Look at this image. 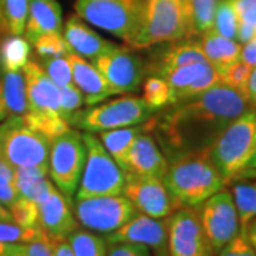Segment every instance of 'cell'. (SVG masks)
<instances>
[{"mask_svg": "<svg viewBox=\"0 0 256 256\" xmlns=\"http://www.w3.org/2000/svg\"><path fill=\"white\" fill-rule=\"evenodd\" d=\"M141 0H76L77 16L110 32L127 44L136 34Z\"/></svg>", "mask_w": 256, "mask_h": 256, "instance_id": "cell-9", "label": "cell"}, {"mask_svg": "<svg viewBox=\"0 0 256 256\" xmlns=\"http://www.w3.org/2000/svg\"><path fill=\"white\" fill-rule=\"evenodd\" d=\"M192 63H208V60L202 52L200 42L185 40V42L175 43L168 50H165L164 54L156 62V67H152L151 73L162 77L165 73L174 68Z\"/></svg>", "mask_w": 256, "mask_h": 256, "instance_id": "cell-24", "label": "cell"}, {"mask_svg": "<svg viewBox=\"0 0 256 256\" xmlns=\"http://www.w3.org/2000/svg\"><path fill=\"white\" fill-rule=\"evenodd\" d=\"M218 2L220 0H184L186 38L201 36L212 28Z\"/></svg>", "mask_w": 256, "mask_h": 256, "instance_id": "cell-26", "label": "cell"}, {"mask_svg": "<svg viewBox=\"0 0 256 256\" xmlns=\"http://www.w3.org/2000/svg\"><path fill=\"white\" fill-rule=\"evenodd\" d=\"M30 43L22 36L4 37L0 42V67L8 72H22L28 63Z\"/></svg>", "mask_w": 256, "mask_h": 256, "instance_id": "cell-27", "label": "cell"}, {"mask_svg": "<svg viewBox=\"0 0 256 256\" xmlns=\"http://www.w3.org/2000/svg\"><path fill=\"white\" fill-rule=\"evenodd\" d=\"M107 256H151V249L138 244L110 242L107 244Z\"/></svg>", "mask_w": 256, "mask_h": 256, "instance_id": "cell-41", "label": "cell"}, {"mask_svg": "<svg viewBox=\"0 0 256 256\" xmlns=\"http://www.w3.org/2000/svg\"><path fill=\"white\" fill-rule=\"evenodd\" d=\"M94 66L114 94L137 92L146 74L141 57L128 47L116 46L96 58Z\"/></svg>", "mask_w": 256, "mask_h": 256, "instance_id": "cell-13", "label": "cell"}, {"mask_svg": "<svg viewBox=\"0 0 256 256\" xmlns=\"http://www.w3.org/2000/svg\"><path fill=\"white\" fill-rule=\"evenodd\" d=\"M216 256H256L246 236V228H240L239 232L220 249Z\"/></svg>", "mask_w": 256, "mask_h": 256, "instance_id": "cell-40", "label": "cell"}, {"mask_svg": "<svg viewBox=\"0 0 256 256\" xmlns=\"http://www.w3.org/2000/svg\"><path fill=\"white\" fill-rule=\"evenodd\" d=\"M200 46L208 63L218 72V74L222 73L234 62L239 60L242 48V44H239L236 40L222 36L214 28L202 33Z\"/></svg>", "mask_w": 256, "mask_h": 256, "instance_id": "cell-23", "label": "cell"}, {"mask_svg": "<svg viewBox=\"0 0 256 256\" xmlns=\"http://www.w3.org/2000/svg\"><path fill=\"white\" fill-rule=\"evenodd\" d=\"M144 130L146 126L142 122L132 127L116 128V130H107L100 132L98 140L101 141V144L124 172H128V151L131 148V144L138 134H141Z\"/></svg>", "mask_w": 256, "mask_h": 256, "instance_id": "cell-25", "label": "cell"}, {"mask_svg": "<svg viewBox=\"0 0 256 256\" xmlns=\"http://www.w3.org/2000/svg\"><path fill=\"white\" fill-rule=\"evenodd\" d=\"M252 68L254 67H250L249 64L239 58L236 62H234L230 66H228L220 74V82H224V84H226L229 87L240 92L242 94H245V88H246L249 76L252 73Z\"/></svg>", "mask_w": 256, "mask_h": 256, "instance_id": "cell-37", "label": "cell"}, {"mask_svg": "<svg viewBox=\"0 0 256 256\" xmlns=\"http://www.w3.org/2000/svg\"><path fill=\"white\" fill-rule=\"evenodd\" d=\"M144 96L142 98L146 104L156 111H161L164 107L170 106L171 90L165 78L160 76L148 77L144 82Z\"/></svg>", "mask_w": 256, "mask_h": 256, "instance_id": "cell-32", "label": "cell"}, {"mask_svg": "<svg viewBox=\"0 0 256 256\" xmlns=\"http://www.w3.org/2000/svg\"><path fill=\"white\" fill-rule=\"evenodd\" d=\"M0 222H14L13 218H12L10 210L2 204H0Z\"/></svg>", "mask_w": 256, "mask_h": 256, "instance_id": "cell-50", "label": "cell"}, {"mask_svg": "<svg viewBox=\"0 0 256 256\" xmlns=\"http://www.w3.org/2000/svg\"><path fill=\"white\" fill-rule=\"evenodd\" d=\"M38 210V226L50 239H67L78 228L70 208L72 202L56 188L52 181L36 200Z\"/></svg>", "mask_w": 256, "mask_h": 256, "instance_id": "cell-15", "label": "cell"}, {"mask_svg": "<svg viewBox=\"0 0 256 256\" xmlns=\"http://www.w3.org/2000/svg\"><path fill=\"white\" fill-rule=\"evenodd\" d=\"M50 141L24 122L23 117L0 124V161L16 168L47 166Z\"/></svg>", "mask_w": 256, "mask_h": 256, "instance_id": "cell-7", "label": "cell"}, {"mask_svg": "<svg viewBox=\"0 0 256 256\" xmlns=\"http://www.w3.org/2000/svg\"><path fill=\"white\" fill-rule=\"evenodd\" d=\"M60 116L68 122L73 114L82 110L84 97L82 92L74 86V82L66 87H60Z\"/></svg>", "mask_w": 256, "mask_h": 256, "instance_id": "cell-39", "label": "cell"}, {"mask_svg": "<svg viewBox=\"0 0 256 256\" xmlns=\"http://www.w3.org/2000/svg\"><path fill=\"white\" fill-rule=\"evenodd\" d=\"M0 30H4V26H3V18H2V10H0Z\"/></svg>", "mask_w": 256, "mask_h": 256, "instance_id": "cell-54", "label": "cell"}, {"mask_svg": "<svg viewBox=\"0 0 256 256\" xmlns=\"http://www.w3.org/2000/svg\"><path fill=\"white\" fill-rule=\"evenodd\" d=\"M0 172L9 175V176H12V178H13V168H12V166H9V165H6L4 162H2V161H0Z\"/></svg>", "mask_w": 256, "mask_h": 256, "instance_id": "cell-52", "label": "cell"}, {"mask_svg": "<svg viewBox=\"0 0 256 256\" xmlns=\"http://www.w3.org/2000/svg\"><path fill=\"white\" fill-rule=\"evenodd\" d=\"M246 236L250 246L254 248L256 254V220H252L246 225Z\"/></svg>", "mask_w": 256, "mask_h": 256, "instance_id": "cell-49", "label": "cell"}, {"mask_svg": "<svg viewBox=\"0 0 256 256\" xmlns=\"http://www.w3.org/2000/svg\"><path fill=\"white\" fill-rule=\"evenodd\" d=\"M156 112L158 111L151 108L142 97L128 96L77 111L68 120V126L87 132H101L142 124Z\"/></svg>", "mask_w": 256, "mask_h": 256, "instance_id": "cell-6", "label": "cell"}, {"mask_svg": "<svg viewBox=\"0 0 256 256\" xmlns=\"http://www.w3.org/2000/svg\"><path fill=\"white\" fill-rule=\"evenodd\" d=\"M138 214L132 202L124 195H101L76 200V218L84 228L111 234Z\"/></svg>", "mask_w": 256, "mask_h": 256, "instance_id": "cell-10", "label": "cell"}, {"mask_svg": "<svg viewBox=\"0 0 256 256\" xmlns=\"http://www.w3.org/2000/svg\"><path fill=\"white\" fill-rule=\"evenodd\" d=\"M28 114H60V87L36 62L23 68Z\"/></svg>", "mask_w": 256, "mask_h": 256, "instance_id": "cell-16", "label": "cell"}, {"mask_svg": "<svg viewBox=\"0 0 256 256\" xmlns=\"http://www.w3.org/2000/svg\"><path fill=\"white\" fill-rule=\"evenodd\" d=\"M46 232L40 226H22L16 222H0V240L8 244H30Z\"/></svg>", "mask_w": 256, "mask_h": 256, "instance_id": "cell-34", "label": "cell"}, {"mask_svg": "<svg viewBox=\"0 0 256 256\" xmlns=\"http://www.w3.org/2000/svg\"><path fill=\"white\" fill-rule=\"evenodd\" d=\"M156 256H170L168 250H161V252H156Z\"/></svg>", "mask_w": 256, "mask_h": 256, "instance_id": "cell-53", "label": "cell"}, {"mask_svg": "<svg viewBox=\"0 0 256 256\" xmlns=\"http://www.w3.org/2000/svg\"><path fill=\"white\" fill-rule=\"evenodd\" d=\"M212 28L222 36L228 38H236L238 30V18L230 0H220L215 10V18Z\"/></svg>", "mask_w": 256, "mask_h": 256, "instance_id": "cell-33", "label": "cell"}, {"mask_svg": "<svg viewBox=\"0 0 256 256\" xmlns=\"http://www.w3.org/2000/svg\"><path fill=\"white\" fill-rule=\"evenodd\" d=\"M162 181L180 206L192 208L200 206L226 185L225 178L210 161L208 150L171 158Z\"/></svg>", "mask_w": 256, "mask_h": 256, "instance_id": "cell-2", "label": "cell"}, {"mask_svg": "<svg viewBox=\"0 0 256 256\" xmlns=\"http://www.w3.org/2000/svg\"><path fill=\"white\" fill-rule=\"evenodd\" d=\"M36 53L42 58L43 57H57V56H67L72 50L67 44L66 38L62 33H46L43 36L37 37L33 43Z\"/></svg>", "mask_w": 256, "mask_h": 256, "instance_id": "cell-36", "label": "cell"}, {"mask_svg": "<svg viewBox=\"0 0 256 256\" xmlns=\"http://www.w3.org/2000/svg\"><path fill=\"white\" fill-rule=\"evenodd\" d=\"M13 220L22 225V226H38V210H37L36 201L18 196V201L14 202L9 208Z\"/></svg>", "mask_w": 256, "mask_h": 256, "instance_id": "cell-38", "label": "cell"}, {"mask_svg": "<svg viewBox=\"0 0 256 256\" xmlns=\"http://www.w3.org/2000/svg\"><path fill=\"white\" fill-rule=\"evenodd\" d=\"M23 256H53L52 240L47 236V234L30 244H24V255Z\"/></svg>", "mask_w": 256, "mask_h": 256, "instance_id": "cell-44", "label": "cell"}, {"mask_svg": "<svg viewBox=\"0 0 256 256\" xmlns=\"http://www.w3.org/2000/svg\"><path fill=\"white\" fill-rule=\"evenodd\" d=\"M239 23L256 28V0H230Z\"/></svg>", "mask_w": 256, "mask_h": 256, "instance_id": "cell-42", "label": "cell"}, {"mask_svg": "<svg viewBox=\"0 0 256 256\" xmlns=\"http://www.w3.org/2000/svg\"><path fill=\"white\" fill-rule=\"evenodd\" d=\"M106 242H128L146 245L154 252L166 250V220L138 212L134 218L107 235Z\"/></svg>", "mask_w": 256, "mask_h": 256, "instance_id": "cell-17", "label": "cell"}, {"mask_svg": "<svg viewBox=\"0 0 256 256\" xmlns=\"http://www.w3.org/2000/svg\"><path fill=\"white\" fill-rule=\"evenodd\" d=\"M245 97H246L249 106L256 108V67L252 68V73L249 76L246 88H245Z\"/></svg>", "mask_w": 256, "mask_h": 256, "instance_id": "cell-47", "label": "cell"}, {"mask_svg": "<svg viewBox=\"0 0 256 256\" xmlns=\"http://www.w3.org/2000/svg\"><path fill=\"white\" fill-rule=\"evenodd\" d=\"M24 244H8L0 240V256H23Z\"/></svg>", "mask_w": 256, "mask_h": 256, "instance_id": "cell-46", "label": "cell"}, {"mask_svg": "<svg viewBox=\"0 0 256 256\" xmlns=\"http://www.w3.org/2000/svg\"><path fill=\"white\" fill-rule=\"evenodd\" d=\"M86 162V144L82 134L68 128L50 141L48 175L56 188L72 202L82 178Z\"/></svg>", "mask_w": 256, "mask_h": 256, "instance_id": "cell-8", "label": "cell"}, {"mask_svg": "<svg viewBox=\"0 0 256 256\" xmlns=\"http://www.w3.org/2000/svg\"><path fill=\"white\" fill-rule=\"evenodd\" d=\"M166 250L170 256L212 254L195 208L181 206L166 218Z\"/></svg>", "mask_w": 256, "mask_h": 256, "instance_id": "cell-12", "label": "cell"}, {"mask_svg": "<svg viewBox=\"0 0 256 256\" xmlns=\"http://www.w3.org/2000/svg\"><path fill=\"white\" fill-rule=\"evenodd\" d=\"M74 256H107V242L88 230L76 229L67 238Z\"/></svg>", "mask_w": 256, "mask_h": 256, "instance_id": "cell-29", "label": "cell"}, {"mask_svg": "<svg viewBox=\"0 0 256 256\" xmlns=\"http://www.w3.org/2000/svg\"><path fill=\"white\" fill-rule=\"evenodd\" d=\"M166 168L168 160L161 152L156 138L150 134V131L144 130L132 141L128 151V172L162 180Z\"/></svg>", "mask_w": 256, "mask_h": 256, "instance_id": "cell-18", "label": "cell"}, {"mask_svg": "<svg viewBox=\"0 0 256 256\" xmlns=\"http://www.w3.org/2000/svg\"><path fill=\"white\" fill-rule=\"evenodd\" d=\"M53 246V256H74L67 239H50Z\"/></svg>", "mask_w": 256, "mask_h": 256, "instance_id": "cell-48", "label": "cell"}, {"mask_svg": "<svg viewBox=\"0 0 256 256\" xmlns=\"http://www.w3.org/2000/svg\"><path fill=\"white\" fill-rule=\"evenodd\" d=\"M205 256H214V254H208V255H205Z\"/></svg>", "mask_w": 256, "mask_h": 256, "instance_id": "cell-55", "label": "cell"}, {"mask_svg": "<svg viewBox=\"0 0 256 256\" xmlns=\"http://www.w3.org/2000/svg\"><path fill=\"white\" fill-rule=\"evenodd\" d=\"M28 112L26 82L22 72L0 67V121L23 117Z\"/></svg>", "mask_w": 256, "mask_h": 256, "instance_id": "cell-22", "label": "cell"}, {"mask_svg": "<svg viewBox=\"0 0 256 256\" xmlns=\"http://www.w3.org/2000/svg\"><path fill=\"white\" fill-rule=\"evenodd\" d=\"M30 0H0V10L4 30L12 36L24 33Z\"/></svg>", "mask_w": 256, "mask_h": 256, "instance_id": "cell-28", "label": "cell"}, {"mask_svg": "<svg viewBox=\"0 0 256 256\" xmlns=\"http://www.w3.org/2000/svg\"><path fill=\"white\" fill-rule=\"evenodd\" d=\"M62 8L56 0H30L24 33L30 44L46 33H62Z\"/></svg>", "mask_w": 256, "mask_h": 256, "instance_id": "cell-21", "label": "cell"}, {"mask_svg": "<svg viewBox=\"0 0 256 256\" xmlns=\"http://www.w3.org/2000/svg\"><path fill=\"white\" fill-rule=\"evenodd\" d=\"M232 198L238 212L240 228H246L256 218V184H236L232 186Z\"/></svg>", "mask_w": 256, "mask_h": 256, "instance_id": "cell-30", "label": "cell"}, {"mask_svg": "<svg viewBox=\"0 0 256 256\" xmlns=\"http://www.w3.org/2000/svg\"><path fill=\"white\" fill-rule=\"evenodd\" d=\"M248 108L245 94L218 82L191 100L171 104V108L154 114L144 126L156 134L158 146L171 160L185 152L208 150Z\"/></svg>", "mask_w": 256, "mask_h": 256, "instance_id": "cell-1", "label": "cell"}, {"mask_svg": "<svg viewBox=\"0 0 256 256\" xmlns=\"http://www.w3.org/2000/svg\"><path fill=\"white\" fill-rule=\"evenodd\" d=\"M122 195L132 202L138 212L152 218L164 220L181 208L166 190L164 181L156 176H141L127 172Z\"/></svg>", "mask_w": 256, "mask_h": 256, "instance_id": "cell-14", "label": "cell"}, {"mask_svg": "<svg viewBox=\"0 0 256 256\" xmlns=\"http://www.w3.org/2000/svg\"><path fill=\"white\" fill-rule=\"evenodd\" d=\"M210 67L212 66L210 63L186 64V66L178 67V68H174V70L165 73L162 76V78H165V82H168L170 90H171V96H172V94L178 92L180 90L188 87L195 80H198L200 77H202L204 74L210 70Z\"/></svg>", "mask_w": 256, "mask_h": 256, "instance_id": "cell-31", "label": "cell"}, {"mask_svg": "<svg viewBox=\"0 0 256 256\" xmlns=\"http://www.w3.org/2000/svg\"><path fill=\"white\" fill-rule=\"evenodd\" d=\"M198 216L210 250L216 255L240 229L232 194L220 190L198 206Z\"/></svg>", "mask_w": 256, "mask_h": 256, "instance_id": "cell-11", "label": "cell"}, {"mask_svg": "<svg viewBox=\"0 0 256 256\" xmlns=\"http://www.w3.org/2000/svg\"><path fill=\"white\" fill-rule=\"evenodd\" d=\"M86 162L76 191V200L101 195H122L126 172L111 158L101 141L92 132H84Z\"/></svg>", "mask_w": 256, "mask_h": 256, "instance_id": "cell-5", "label": "cell"}, {"mask_svg": "<svg viewBox=\"0 0 256 256\" xmlns=\"http://www.w3.org/2000/svg\"><path fill=\"white\" fill-rule=\"evenodd\" d=\"M40 66L58 87H66V86L73 84L72 67H70V63L66 56L43 57Z\"/></svg>", "mask_w": 256, "mask_h": 256, "instance_id": "cell-35", "label": "cell"}, {"mask_svg": "<svg viewBox=\"0 0 256 256\" xmlns=\"http://www.w3.org/2000/svg\"><path fill=\"white\" fill-rule=\"evenodd\" d=\"M186 38L184 0H141L136 34L128 44L146 48Z\"/></svg>", "mask_w": 256, "mask_h": 256, "instance_id": "cell-4", "label": "cell"}, {"mask_svg": "<svg viewBox=\"0 0 256 256\" xmlns=\"http://www.w3.org/2000/svg\"><path fill=\"white\" fill-rule=\"evenodd\" d=\"M66 57L72 67L74 86L82 92L84 102L87 106H96L114 96V92H111L108 84L94 64L88 63L84 57L76 54L74 52H70Z\"/></svg>", "mask_w": 256, "mask_h": 256, "instance_id": "cell-19", "label": "cell"}, {"mask_svg": "<svg viewBox=\"0 0 256 256\" xmlns=\"http://www.w3.org/2000/svg\"><path fill=\"white\" fill-rule=\"evenodd\" d=\"M249 168V170H256V146L255 150H254V152H252V156L249 158V161L246 162V166H245V170Z\"/></svg>", "mask_w": 256, "mask_h": 256, "instance_id": "cell-51", "label": "cell"}, {"mask_svg": "<svg viewBox=\"0 0 256 256\" xmlns=\"http://www.w3.org/2000/svg\"><path fill=\"white\" fill-rule=\"evenodd\" d=\"M18 196L20 195L13 184V178L0 172V204L9 210L10 206L18 201Z\"/></svg>", "mask_w": 256, "mask_h": 256, "instance_id": "cell-43", "label": "cell"}, {"mask_svg": "<svg viewBox=\"0 0 256 256\" xmlns=\"http://www.w3.org/2000/svg\"><path fill=\"white\" fill-rule=\"evenodd\" d=\"M64 38L72 52L92 62L117 46L97 34L77 14L67 18L64 24Z\"/></svg>", "mask_w": 256, "mask_h": 256, "instance_id": "cell-20", "label": "cell"}, {"mask_svg": "<svg viewBox=\"0 0 256 256\" xmlns=\"http://www.w3.org/2000/svg\"><path fill=\"white\" fill-rule=\"evenodd\" d=\"M255 146L256 108L249 107L220 132L208 148V154L228 184L245 170Z\"/></svg>", "mask_w": 256, "mask_h": 256, "instance_id": "cell-3", "label": "cell"}, {"mask_svg": "<svg viewBox=\"0 0 256 256\" xmlns=\"http://www.w3.org/2000/svg\"><path fill=\"white\" fill-rule=\"evenodd\" d=\"M240 60H244L250 67H256V34L240 48Z\"/></svg>", "mask_w": 256, "mask_h": 256, "instance_id": "cell-45", "label": "cell"}]
</instances>
